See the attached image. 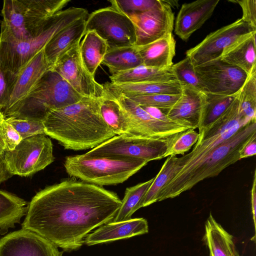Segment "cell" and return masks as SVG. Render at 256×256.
I'll return each mask as SVG.
<instances>
[{
    "label": "cell",
    "instance_id": "6da1fadb",
    "mask_svg": "<svg viewBox=\"0 0 256 256\" xmlns=\"http://www.w3.org/2000/svg\"><path fill=\"white\" fill-rule=\"evenodd\" d=\"M121 204L122 200L112 192L68 178L35 194L28 204L22 228L71 252L83 245L92 230L112 222Z\"/></svg>",
    "mask_w": 256,
    "mask_h": 256
},
{
    "label": "cell",
    "instance_id": "7a4b0ae2",
    "mask_svg": "<svg viewBox=\"0 0 256 256\" xmlns=\"http://www.w3.org/2000/svg\"><path fill=\"white\" fill-rule=\"evenodd\" d=\"M99 99L82 97L50 112L42 120L46 135L74 150L93 148L116 136L101 115Z\"/></svg>",
    "mask_w": 256,
    "mask_h": 256
},
{
    "label": "cell",
    "instance_id": "3957f363",
    "mask_svg": "<svg viewBox=\"0 0 256 256\" xmlns=\"http://www.w3.org/2000/svg\"><path fill=\"white\" fill-rule=\"evenodd\" d=\"M255 134L256 119H254L206 154L191 170L175 176L161 190L158 202L180 196L204 180L218 176L226 168L240 160V150Z\"/></svg>",
    "mask_w": 256,
    "mask_h": 256
},
{
    "label": "cell",
    "instance_id": "277c9868",
    "mask_svg": "<svg viewBox=\"0 0 256 256\" xmlns=\"http://www.w3.org/2000/svg\"><path fill=\"white\" fill-rule=\"evenodd\" d=\"M88 15L84 8L71 7L54 14L42 30L33 37L24 40L0 38V67L10 81L57 33Z\"/></svg>",
    "mask_w": 256,
    "mask_h": 256
},
{
    "label": "cell",
    "instance_id": "5b68a950",
    "mask_svg": "<svg viewBox=\"0 0 256 256\" xmlns=\"http://www.w3.org/2000/svg\"><path fill=\"white\" fill-rule=\"evenodd\" d=\"M70 0H5L0 38L24 40L38 34Z\"/></svg>",
    "mask_w": 256,
    "mask_h": 256
},
{
    "label": "cell",
    "instance_id": "8992f818",
    "mask_svg": "<svg viewBox=\"0 0 256 256\" xmlns=\"http://www.w3.org/2000/svg\"><path fill=\"white\" fill-rule=\"evenodd\" d=\"M148 163L138 158H88L82 154L66 156L64 167L70 176L102 186L124 182Z\"/></svg>",
    "mask_w": 256,
    "mask_h": 256
},
{
    "label": "cell",
    "instance_id": "52a82bcc",
    "mask_svg": "<svg viewBox=\"0 0 256 256\" xmlns=\"http://www.w3.org/2000/svg\"><path fill=\"white\" fill-rule=\"evenodd\" d=\"M82 97L58 73L48 70L10 117L42 121L51 110L74 104Z\"/></svg>",
    "mask_w": 256,
    "mask_h": 256
},
{
    "label": "cell",
    "instance_id": "ba28073f",
    "mask_svg": "<svg viewBox=\"0 0 256 256\" xmlns=\"http://www.w3.org/2000/svg\"><path fill=\"white\" fill-rule=\"evenodd\" d=\"M172 137L152 139L131 134L116 135L83 154L88 158H128L149 162L164 158Z\"/></svg>",
    "mask_w": 256,
    "mask_h": 256
},
{
    "label": "cell",
    "instance_id": "9c48e42d",
    "mask_svg": "<svg viewBox=\"0 0 256 256\" xmlns=\"http://www.w3.org/2000/svg\"><path fill=\"white\" fill-rule=\"evenodd\" d=\"M2 158L12 176H30L54 161L52 144L45 134L28 138L22 139L14 150L4 152Z\"/></svg>",
    "mask_w": 256,
    "mask_h": 256
},
{
    "label": "cell",
    "instance_id": "30bf717a",
    "mask_svg": "<svg viewBox=\"0 0 256 256\" xmlns=\"http://www.w3.org/2000/svg\"><path fill=\"white\" fill-rule=\"evenodd\" d=\"M94 31L107 44L108 49L135 46V28L126 14L110 6L96 10L87 18L85 34Z\"/></svg>",
    "mask_w": 256,
    "mask_h": 256
},
{
    "label": "cell",
    "instance_id": "8fae6325",
    "mask_svg": "<svg viewBox=\"0 0 256 256\" xmlns=\"http://www.w3.org/2000/svg\"><path fill=\"white\" fill-rule=\"evenodd\" d=\"M105 92L114 98L120 104L127 120L128 134L152 139L168 138L188 130L169 120H160L152 116L122 94Z\"/></svg>",
    "mask_w": 256,
    "mask_h": 256
},
{
    "label": "cell",
    "instance_id": "7c38bea8",
    "mask_svg": "<svg viewBox=\"0 0 256 256\" xmlns=\"http://www.w3.org/2000/svg\"><path fill=\"white\" fill-rule=\"evenodd\" d=\"M194 67L204 93L236 95L248 76L243 70L220 58Z\"/></svg>",
    "mask_w": 256,
    "mask_h": 256
},
{
    "label": "cell",
    "instance_id": "4fadbf2b",
    "mask_svg": "<svg viewBox=\"0 0 256 256\" xmlns=\"http://www.w3.org/2000/svg\"><path fill=\"white\" fill-rule=\"evenodd\" d=\"M256 29L242 18L210 34L196 46L186 52L194 66L221 57L224 51Z\"/></svg>",
    "mask_w": 256,
    "mask_h": 256
},
{
    "label": "cell",
    "instance_id": "5bb4252c",
    "mask_svg": "<svg viewBox=\"0 0 256 256\" xmlns=\"http://www.w3.org/2000/svg\"><path fill=\"white\" fill-rule=\"evenodd\" d=\"M77 44L62 56L52 70L58 73L83 97L100 98L106 95L102 84L96 82L84 68Z\"/></svg>",
    "mask_w": 256,
    "mask_h": 256
},
{
    "label": "cell",
    "instance_id": "9a60e30c",
    "mask_svg": "<svg viewBox=\"0 0 256 256\" xmlns=\"http://www.w3.org/2000/svg\"><path fill=\"white\" fill-rule=\"evenodd\" d=\"M48 70L44 48L12 80L8 88V104L2 114L4 118L12 116L21 103L34 90Z\"/></svg>",
    "mask_w": 256,
    "mask_h": 256
},
{
    "label": "cell",
    "instance_id": "2e32d148",
    "mask_svg": "<svg viewBox=\"0 0 256 256\" xmlns=\"http://www.w3.org/2000/svg\"><path fill=\"white\" fill-rule=\"evenodd\" d=\"M162 1L159 8L128 16L135 28V46L148 44L172 33L174 14L171 7Z\"/></svg>",
    "mask_w": 256,
    "mask_h": 256
},
{
    "label": "cell",
    "instance_id": "e0dca14e",
    "mask_svg": "<svg viewBox=\"0 0 256 256\" xmlns=\"http://www.w3.org/2000/svg\"><path fill=\"white\" fill-rule=\"evenodd\" d=\"M58 248L38 234L23 228L0 239V256H62Z\"/></svg>",
    "mask_w": 256,
    "mask_h": 256
},
{
    "label": "cell",
    "instance_id": "ac0fdd59",
    "mask_svg": "<svg viewBox=\"0 0 256 256\" xmlns=\"http://www.w3.org/2000/svg\"><path fill=\"white\" fill-rule=\"evenodd\" d=\"M205 102V93L190 86H182L178 100L164 113L170 121L195 130L199 126Z\"/></svg>",
    "mask_w": 256,
    "mask_h": 256
},
{
    "label": "cell",
    "instance_id": "d6986e66",
    "mask_svg": "<svg viewBox=\"0 0 256 256\" xmlns=\"http://www.w3.org/2000/svg\"><path fill=\"white\" fill-rule=\"evenodd\" d=\"M219 0H198L182 6L176 18L174 32L186 40L212 16Z\"/></svg>",
    "mask_w": 256,
    "mask_h": 256
},
{
    "label": "cell",
    "instance_id": "ffe728a7",
    "mask_svg": "<svg viewBox=\"0 0 256 256\" xmlns=\"http://www.w3.org/2000/svg\"><path fill=\"white\" fill-rule=\"evenodd\" d=\"M148 232V223L144 218L110 222L88 234L84 240V244L88 246L95 245L143 234Z\"/></svg>",
    "mask_w": 256,
    "mask_h": 256
},
{
    "label": "cell",
    "instance_id": "44dd1931",
    "mask_svg": "<svg viewBox=\"0 0 256 256\" xmlns=\"http://www.w3.org/2000/svg\"><path fill=\"white\" fill-rule=\"evenodd\" d=\"M88 16L80 18L57 33L44 48L49 70L58 60L80 41L85 34Z\"/></svg>",
    "mask_w": 256,
    "mask_h": 256
},
{
    "label": "cell",
    "instance_id": "7402d4cb",
    "mask_svg": "<svg viewBox=\"0 0 256 256\" xmlns=\"http://www.w3.org/2000/svg\"><path fill=\"white\" fill-rule=\"evenodd\" d=\"M143 65L164 68L171 67L176 54V40L172 34L148 44L136 46Z\"/></svg>",
    "mask_w": 256,
    "mask_h": 256
},
{
    "label": "cell",
    "instance_id": "603a6c76",
    "mask_svg": "<svg viewBox=\"0 0 256 256\" xmlns=\"http://www.w3.org/2000/svg\"><path fill=\"white\" fill-rule=\"evenodd\" d=\"M203 240L209 250L210 256H241L232 236L216 221L211 213L205 223Z\"/></svg>",
    "mask_w": 256,
    "mask_h": 256
},
{
    "label": "cell",
    "instance_id": "cb8c5ba5",
    "mask_svg": "<svg viewBox=\"0 0 256 256\" xmlns=\"http://www.w3.org/2000/svg\"><path fill=\"white\" fill-rule=\"evenodd\" d=\"M256 32L241 38L226 48L220 58L237 66L249 75L256 70Z\"/></svg>",
    "mask_w": 256,
    "mask_h": 256
},
{
    "label": "cell",
    "instance_id": "d4e9b609",
    "mask_svg": "<svg viewBox=\"0 0 256 256\" xmlns=\"http://www.w3.org/2000/svg\"><path fill=\"white\" fill-rule=\"evenodd\" d=\"M103 86L105 92H115L125 96L155 94H180L182 86L178 81L113 84L107 82Z\"/></svg>",
    "mask_w": 256,
    "mask_h": 256
},
{
    "label": "cell",
    "instance_id": "484cf974",
    "mask_svg": "<svg viewBox=\"0 0 256 256\" xmlns=\"http://www.w3.org/2000/svg\"><path fill=\"white\" fill-rule=\"evenodd\" d=\"M110 78V82L113 84L178 81L172 66L170 68H160L142 65L112 74Z\"/></svg>",
    "mask_w": 256,
    "mask_h": 256
},
{
    "label": "cell",
    "instance_id": "4316f807",
    "mask_svg": "<svg viewBox=\"0 0 256 256\" xmlns=\"http://www.w3.org/2000/svg\"><path fill=\"white\" fill-rule=\"evenodd\" d=\"M28 202L16 195L0 190V234L6 233L10 228L20 222L26 215Z\"/></svg>",
    "mask_w": 256,
    "mask_h": 256
},
{
    "label": "cell",
    "instance_id": "83f0119b",
    "mask_svg": "<svg viewBox=\"0 0 256 256\" xmlns=\"http://www.w3.org/2000/svg\"><path fill=\"white\" fill-rule=\"evenodd\" d=\"M79 44V52L82 64L88 73L94 77L102 64L108 46L106 42L94 31L86 32Z\"/></svg>",
    "mask_w": 256,
    "mask_h": 256
},
{
    "label": "cell",
    "instance_id": "f1b7e54d",
    "mask_svg": "<svg viewBox=\"0 0 256 256\" xmlns=\"http://www.w3.org/2000/svg\"><path fill=\"white\" fill-rule=\"evenodd\" d=\"M184 166L182 156H168L146 192L143 199L142 208L158 202L161 190L176 176Z\"/></svg>",
    "mask_w": 256,
    "mask_h": 256
},
{
    "label": "cell",
    "instance_id": "f546056e",
    "mask_svg": "<svg viewBox=\"0 0 256 256\" xmlns=\"http://www.w3.org/2000/svg\"><path fill=\"white\" fill-rule=\"evenodd\" d=\"M102 64L114 74L143 65V62L137 47L132 46L108 49Z\"/></svg>",
    "mask_w": 256,
    "mask_h": 256
},
{
    "label": "cell",
    "instance_id": "4dcf8cb0",
    "mask_svg": "<svg viewBox=\"0 0 256 256\" xmlns=\"http://www.w3.org/2000/svg\"><path fill=\"white\" fill-rule=\"evenodd\" d=\"M99 100L101 115L109 128L116 135L128 134L127 120L118 102L106 94Z\"/></svg>",
    "mask_w": 256,
    "mask_h": 256
},
{
    "label": "cell",
    "instance_id": "1f68e13d",
    "mask_svg": "<svg viewBox=\"0 0 256 256\" xmlns=\"http://www.w3.org/2000/svg\"><path fill=\"white\" fill-rule=\"evenodd\" d=\"M154 180V178L126 188L121 206L112 222H122L131 218L132 214L142 208L144 198Z\"/></svg>",
    "mask_w": 256,
    "mask_h": 256
},
{
    "label": "cell",
    "instance_id": "d6a6232c",
    "mask_svg": "<svg viewBox=\"0 0 256 256\" xmlns=\"http://www.w3.org/2000/svg\"><path fill=\"white\" fill-rule=\"evenodd\" d=\"M238 94L233 96H222L205 93V104L198 128L199 135L204 132L226 110L236 98Z\"/></svg>",
    "mask_w": 256,
    "mask_h": 256
},
{
    "label": "cell",
    "instance_id": "836d02e7",
    "mask_svg": "<svg viewBox=\"0 0 256 256\" xmlns=\"http://www.w3.org/2000/svg\"><path fill=\"white\" fill-rule=\"evenodd\" d=\"M238 97L240 116L247 122L256 119V70L248 75Z\"/></svg>",
    "mask_w": 256,
    "mask_h": 256
},
{
    "label": "cell",
    "instance_id": "e575fe53",
    "mask_svg": "<svg viewBox=\"0 0 256 256\" xmlns=\"http://www.w3.org/2000/svg\"><path fill=\"white\" fill-rule=\"evenodd\" d=\"M198 133L193 129H188L172 136L164 158L177 154H184L198 142Z\"/></svg>",
    "mask_w": 256,
    "mask_h": 256
},
{
    "label": "cell",
    "instance_id": "d590c367",
    "mask_svg": "<svg viewBox=\"0 0 256 256\" xmlns=\"http://www.w3.org/2000/svg\"><path fill=\"white\" fill-rule=\"evenodd\" d=\"M180 95V94L176 95L155 94L124 96L140 106L156 108L164 112L174 106L178 100Z\"/></svg>",
    "mask_w": 256,
    "mask_h": 256
},
{
    "label": "cell",
    "instance_id": "8d00e7d4",
    "mask_svg": "<svg viewBox=\"0 0 256 256\" xmlns=\"http://www.w3.org/2000/svg\"><path fill=\"white\" fill-rule=\"evenodd\" d=\"M111 6L126 16L156 8L162 4V0H112Z\"/></svg>",
    "mask_w": 256,
    "mask_h": 256
},
{
    "label": "cell",
    "instance_id": "74e56055",
    "mask_svg": "<svg viewBox=\"0 0 256 256\" xmlns=\"http://www.w3.org/2000/svg\"><path fill=\"white\" fill-rule=\"evenodd\" d=\"M172 68L178 82L181 86H190L202 92L194 67L187 57L173 64Z\"/></svg>",
    "mask_w": 256,
    "mask_h": 256
},
{
    "label": "cell",
    "instance_id": "f35d334b",
    "mask_svg": "<svg viewBox=\"0 0 256 256\" xmlns=\"http://www.w3.org/2000/svg\"><path fill=\"white\" fill-rule=\"evenodd\" d=\"M5 119L18 132L22 139L39 134L46 135L44 127L42 120H27L15 117H8Z\"/></svg>",
    "mask_w": 256,
    "mask_h": 256
},
{
    "label": "cell",
    "instance_id": "ab89813d",
    "mask_svg": "<svg viewBox=\"0 0 256 256\" xmlns=\"http://www.w3.org/2000/svg\"><path fill=\"white\" fill-rule=\"evenodd\" d=\"M18 132L8 124L5 118L0 120V154L14 150L22 141Z\"/></svg>",
    "mask_w": 256,
    "mask_h": 256
},
{
    "label": "cell",
    "instance_id": "60d3db41",
    "mask_svg": "<svg viewBox=\"0 0 256 256\" xmlns=\"http://www.w3.org/2000/svg\"><path fill=\"white\" fill-rule=\"evenodd\" d=\"M236 2L242 8V20L256 29V0H236Z\"/></svg>",
    "mask_w": 256,
    "mask_h": 256
},
{
    "label": "cell",
    "instance_id": "b9f144b4",
    "mask_svg": "<svg viewBox=\"0 0 256 256\" xmlns=\"http://www.w3.org/2000/svg\"><path fill=\"white\" fill-rule=\"evenodd\" d=\"M9 85L6 74L0 67V112L2 114L8 104Z\"/></svg>",
    "mask_w": 256,
    "mask_h": 256
},
{
    "label": "cell",
    "instance_id": "7bdbcfd3",
    "mask_svg": "<svg viewBox=\"0 0 256 256\" xmlns=\"http://www.w3.org/2000/svg\"><path fill=\"white\" fill-rule=\"evenodd\" d=\"M256 154V134H254L242 147L240 151L239 158H246Z\"/></svg>",
    "mask_w": 256,
    "mask_h": 256
},
{
    "label": "cell",
    "instance_id": "ee69618b",
    "mask_svg": "<svg viewBox=\"0 0 256 256\" xmlns=\"http://www.w3.org/2000/svg\"><path fill=\"white\" fill-rule=\"evenodd\" d=\"M251 208L252 213V216L253 221L254 223V229L256 230V172L254 171L253 182L252 184V188L251 190Z\"/></svg>",
    "mask_w": 256,
    "mask_h": 256
},
{
    "label": "cell",
    "instance_id": "f6af8a7d",
    "mask_svg": "<svg viewBox=\"0 0 256 256\" xmlns=\"http://www.w3.org/2000/svg\"><path fill=\"white\" fill-rule=\"evenodd\" d=\"M12 176L8 172L6 164L4 163L0 162V184Z\"/></svg>",
    "mask_w": 256,
    "mask_h": 256
},
{
    "label": "cell",
    "instance_id": "bcb514c9",
    "mask_svg": "<svg viewBox=\"0 0 256 256\" xmlns=\"http://www.w3.org/2000/svg\"><path fill=\"white\" fill-rule=\"evenodd\" d=\"M0 162H1V163H4V160H3L2 156H1L0 155Z\"/></svg>",
    "mask_w": 256,
    "mask_h": 256
},
{
    "label": "cell",
    "instance_id": "7dc6e473",
    "mask_svg": "<svg viewBox=\"0 0 256 256\" xmlns=\"http://www.w3.org/2000/svg\"><path fill=\"white\" fill-rule=\"evenodd\" d=\"M2 118H4L3 115L0 112V120H1Z\"/></svg>",
    "mask_w": 256,
    "mask_h": 256
},
{
    "label": "cell",
    "instance_id": "c3c4849f",
    "mask_svg": "<svg viewBox=\"0 0 256 256\" xmlns=\"http://www.w3.org/2000/svg\"><path fill=\"white\" fill-rule=\"evenodd\" d=\"M1 156V155H0Z\"/></svg>",
    "mask_w": 256,
    "mask_h": 256
}]
</instances>
